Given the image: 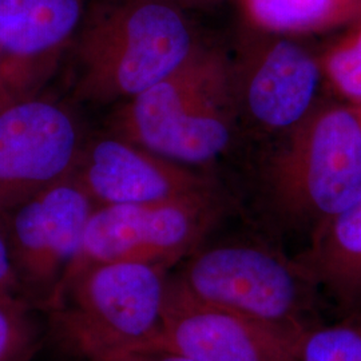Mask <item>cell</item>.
I'll list each match as a JSON object with an SVG mask.
<instances>
[{
	"mask_svg": "<svg viewBox=\"0 0 361 361\" xmlns=\"http://www.w3.org/2000/svg\"><path fill=\"white\" fill-rule=\"evenodd\" d=\"M171 269L106 262L79 271L42 310L55 347L74 361H113L152 347L164 323Z\"/></svg>",
	"mask_w": 361,
	"mask_h": 361,
	"instance_id": "3",
	"label": "cell"
},
{
	"mask_svg": "<svg viewBox=\"0 0 361 361\" xmlns=\"http://www.w3.org/2000/svg\"><path fill=\"white\" fill-rule=\"evenodd\" d=\"M95 207L71 174L0 216L13 267L35 310L56 295Z\"/></svg>",
	"mask_w": 361,
	"mask_h": 361,
	"instance_id": "8",
	"label": "cell"
},
{
	"mask_svg": "<svg viewBox=\"0 0 361 361\" xmlns=\"http://www.w3.org/2000/svg\"><path fill=\"white\" fill-rule=\"evenodd\" d=\"M324 79L350 104H361V19L340 31L319 56Z\"/></svg>",
	"mask_w": 361,
	"mask_h": 361,
	"instance_id": "15",
	"label": "cell"
},
{
	"mask_svg": "<svg viewBox=\"0 0 361 361\" xmlns=\"http://www.w3.org/2000/svg\"><path fill=\"white\" fill-rule=\"evenodd\" d=\"M141 356L145 361H198L168 350H150L141 353Z\"/></svg>",
	"mask_w": 361,
	"mask_h": 361,
	"instance_id": "19",
	"label": "cell"
},
{
	"mask_svg": "<svg viewBox=\"0 0 361 361\" xmlns=\"http://www.w3.org/2000/svg\"><path fill=\"white\" fill-rule=\"evenodd\" d=\"M73 109L42 92L0 110V216L74 173L86 141Z\"/></svg>",
	"mask_w": 361,
	"mask_h": 361,
	"instance_id": "9",
	"label": "cell"
},
{
	"mask_svg": "<svg viewBox=\"0 0 361 361\" xmlns=\"http://www.w3.org/2000/svg\"><path fill=\"white\" fill-rule=\"evenodd\" d=\"M298 261L319 288L361 312V194L310 232V246Z\"/></svg>",
	"mask_w": 361,
	"mask_h": 361,
	"instance_id": "13",
	"label": "cell"
},
{
	"mask_svg": "<svg viewBox=\"0 0 361 361\" xmlns=\"http://www.w3.org/2000/svg\"><path fill=\"white\" fill-rule=\"evenodd\" d=\"M89 0H0V110L44 92Z\"/></svg>",
	"mask_w": 361,
	"mask_h": 361,
	"instance_id": "10",
	"label": "cell"
},
{
	"mask_svg": "<svg viewBox=\"0 0 361 361\" xmlns=\"http://www.w3.org/2000/svg\"><path fill=\"white\" fill-rule=\"evenodd\" d=\"M35 310L26 300L0 295V361H32L43 340Z\"/></svg>",
	"mask_w": 361,
	"mask_h": 361,
	"instance_id": "17",
	"label": "cell"
},
{
	"mask_svg": "<svg viewBox=\"0 0 361 361\" xmlns=\"http://www.w3.org/2000/svg\"><path fill=\"white\" fill-rule=\"evenodd\" d=\"M221 212L217 192L161 204L97 207L61 286L106 262L154 264L173 271L205 244Z\"/></svg>",
	"mask_w": 361,
	"mask_h": 361,
	"instance_id": "6",
	"label": "cell"
},
{
	"mask_svg": "<svg viewBox=\"0 0 361 361\" xmlns=\"http://www.w3.org/2000/svg\"><path fill=\"white\" fill-rule=\"evenodd\" d=\"M113 361H145L142 359L141 355H129V356H123V357H119Z\"/></svg>",
	"mask_w": 361,
	"mask_h": 361,
	"instance_id": "21",
	"label": "cell"
},
{
	"mask_svg": "<svg viewBox=\"0 0 361 361\" xmlns=\"http://www.w3.org/2000/svg\"><path fill=\"white\" fill-rule=\"evenodd\" d=\"M229 59L240 123L284 135L317 104L319 58L297 38L244 27Z\"/></svg>",
	"mask_w": 361,
	"mask_h": 361,
	"instance_id": "7",
	"label": "cell"
},
{
	"mask_svg": "<svg viewBox=\"0 0 361 361\" xmlns=\"http://www.w3.org/2000/svg\"><path fill=\"white\" fill-rule=\"evenodd\" d=\"M273 207L310 232L361 194V126L350 104H316L267 166Z\"/></svg>",
	"mask_w": 361,
	"mask_h": 361,
	"instance_id": "4",
	"label": "cell"
},
{
	"mask_svg": "<svg viewBox=\"0 0 361 361\" xmlns=\"http://www.w3.org/2000/svg\"><path fill=\"white\" fill-rule=\"evenodd\" d=\"M170 283L193 298L293 334L308 328L319 288L298 258L246 241L200 246L171 271Z\"/></svg>",
	"mask_w": 361,
	"mask_h": 361,
	"instance_id": "5",
	"label": "cell"
},
{
	"mask_svg": "<svg viewBox=\"0 0 361 361\" xmlns=\"http://www.w3.org/2000/svg\"><path fill=\"white\" fill-rule=\"evenodd\" d=\"M0 295L16 297L27 301L18 273L13 267L11 252L1 226H0Z\"/></svg>",
	"mask_w": 361,
	"mask_h": 361,
	"instance_id": "18",
	"label": "cell"
},
{
	"mask_svg": "<svg viewBox=\"0 0 361 361\" xmlns=\"http://www.w3.org/2000/svg\"><path fill=\"white\" fill-rule=\"evenodd\" d=\"M202 42L177 0H89L67 54L73 97L123 104L180 67Z\"/></svg>",
	"mask_w": 361,
	"mask_h": 361,
	"instance_id": "1",
	"label": "cell"
},
{
	"mask_svg": "<svg viewBox=\"0 0 361 361\" xmlns=\"http://www.w3.org/2000/svg\"><path fill=\"white\" fill-rule=\"evenodd\" d=\"M180 6L188 10V8H201V7H209L219 0H177Z\"/></svg>",
	"mask_w": 361,
	"mask_h": 361,
	"instance_id": "20",
	"label": "cell"
},
{
	"mask_svg": "<svg viewBox=\"0 0 361 361\" xmlns=\"http://www.w3.org/2000/svg\"><path fill=\"white\" fill-rule=\"evenodd\" d=\"M297 361H361V312L340 323L308 326L300 337Z\"/></svg>",
	"mask_w": 361,
	"mask_h": 361,
	"instance_id": "16",
	"label": "cell"
},
{
	"mask_svg": "<svg viewBox=\"0 0 361 361\" xmlns=\"http://www.w3.org/2000/svg\"><path fill=\"white\" fill-rule=\"evenodd\" d=\"M243 26L302 37L341 31L361 19V0H235Z\"/></svg>",
	"mask_w": 361,
	"mask_h": 361,
	"instance_id": "14",
	"label": "cell"
},
{
	"mask_svg": "<svg viewBox=\"0 0 361 361\" xmlns=\"http://www.w3.org/2000/svg\"><path fill=\"white\" fill-rule=\"evenodd\" d=\"M288 361H297L296 359H292V360H288Z\"/></svg>",
	"mask_w": 361,
	"mask_h": 361,
	"instance_id": "23",
	"label": "cell"
},
{
	"mask_svg": "<svg viewBox=\"0 0 361 361\" xmlns=\"http://www.w3.org/2000/svg\"><path fill=\"white\" fill-rule=\"evenodd\" d=\"M73 177L95 207L161 204L217 192L197 169L109 131L86 138Z\"/></svg>",
	"mask_w": 361,
	"mask_h": 361,
	"instance_id": "11",
	"label": "cell"
},
{
	"mask_svg": "<svg viewBox=\"0 0 361 361\" xmlns=\"http://www.w3.org/2000/svg\"><path fill=\"white\" fill-rule=\"evenodd\" d=\"M238 123L229 55L202 42L169 75L114 106L106 129L197 168L231 147Z\"/></svg>",
	"mask_w": 361,
	"mask_h": 361,
	"instance_id": "2",
	"label": "cell"
},
{
	"mask_svg": "<svg viewBox=\"0 0 361 361\" xmlns=\"http://www.w3.org/2000/svg\"><path fill=\"white\" fill-rule=\"evenodd\" d=\"M350 106H352L355 114L357 116V121H359V123H360L361 126V104H350Z\"/></svg>",
	"mask_w": 361,
	"mask_h": 361,
	"instance_id": "22",
	"label": "cell"
},
{
	"mask_svg": "<svg viewBox=\"0 0 361 361\" xmlns=\"http://www.w3.org/2000/svg\"><path fill=\"white\" fill-rule=\"evenodd\" d=\"M301 335L197 300L170 283L164 323L146 352L168 350L198 361H288L296 359Z\"/></svg>",
	"mask_w": 361,
	"mask_h": 361,
	"instance_id": "12",
	"label": "cell"
}]
</instances>
